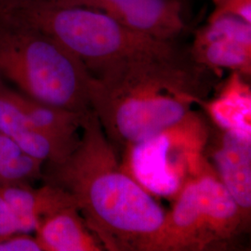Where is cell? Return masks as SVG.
Wrapping results in <instances>:
<instances>
[{"label":"cell","mask_w":251,"mask_h":251,"mask_svg":"<svg viewBox=\"0 0 251 251\" xmlns=\"http://www.w3.org/2000/svg\"><path fill=\"white\" fill-rule=\"evenodd\" d=\"M0 15L52 36L78 57L92 75L116 63L179 50L173 41L137 32L95 9L25 0Z\"/></svg>","instance_id":"obj_4"},{"label":"cell","mask_w":251,"mask_h":251,"mask_svg":"<svg viewBox=\"0 0 251 251\" xmlns=\"http://www.w3.org/2000/svg\"><path fill=\"white\" fill-rule=\"evenodd\" d=\"M0 251H42L36 236L17 233L0 239Z\"/></svg>","instance_id":"obj_16"},{"label":"cell","mask_w":251,"mask_h":251,"mask_svg":"<svg viewBox=\"0 0 251 251\" xmlns=\"http://www.w3.org/2000/svg\"><path fill=\"white\" fill-rule=\"evenodd\" d=\"M0 77L32 99L79 114L90 107L93 75L52 36L0 15Z\"/></svg>","instance_id":"obj_3"},{"label":"cell","mask_w":251,"mask_h":251,"mask_svg":"<svg viewBox=\"0 0 251 251\" xmlns=\"http://www.w3.org/2000/svg\"><path fill=\"white\" fill-rule=\"evenodd\" d=\"M216 128L214 139L209 132L205 154L211 157L209 163L218 178L251 219V135Z\"/></svg>","instance_id":"obj_9"},{"label":"cell","mask_w":251,"mask_h":251,"mask_svg":"<svg viewBox=\"0 0 251 251\" xmlns=\"http://www.w3.org/2000/svg\"><path fill=\"white\" fill-rule=\"evenodd\" d=\"M25 0H0V14L6 13L9 9L14 8Z\"/></svg>","instance_id":"obj_18"},{"label":"cell","mask_w":251,"mask_h":251,"mask_svg":"<svg viewBox=\"0 0 251 251\" xmlns=\"http://www.w3.org/2000/svg\"><path fill=\"white\" fill-rule=\"evenodd\" d=\"M232 15L251 24V0H221L209 18Z\"/></svg>","instance_id":"obj_15"},{"label":"cell","mask_w":251,"mask_h":251,"mask_svg":"<svg viewBox=\"0 0 251 251\" xmlns=\"http://www.w3.org/2000/svg\"><path fill=\"white\" fill-rule=\"evenodd\" d=\"M21 233L18 222L9 204L0 195V239Z\"/></svg>","instance_id":"obj_17"},{"label":"cell","mask_w":251,"mask_h":251,"mask_svg":"<svg viewBox=\"0 0 251 251\" xmlns=\"http://www.w3.org/2000/svg\"><path fill=\"white\" fill-rule=\"evenodd\" d=\"M44 162L24 152L18 144L0 130V171L10 183H32L43 177Z\"/></svg>","instance_id":"obj_14"},{"label":"cell","mask_w":251,"mask_h":251,"mask_svg":"<svg viewBox=\"0 0 251 251\" xmlns=\"http://www.w3.org/2000/svg\"><path fill=\"white\" fill-rule=\"evenodd\" d=\"M205 67L180 50L116 63L93 75L90 107L124 149L177 124L208 93Z\"/></svg>","instance_id":"obj_2"},{"label":"cell","mask_w":251,"mask_h":251,"mask_svg":"<svg viewBox=\"0 0 251 251\" xmlns=\"http://www.w3.org/2000/svg\"><path fill=\"white\" fill-rule=\"evenodd\" d=\"M0 130L28 155L47 164L63 162L77 145L64 143L36 129L21 105L18 90L1 77Z\"/></svg>","instance_id":"obj_10"},{"label":"cell","mask_w":251,"mask_h":251,"mask_svg":"<svg viewBox=\"0 0 251 251\" xmlns=\"http://www.w3.org/2000/svg\"><path fill=\"white\" fill-rule=\"evenodd\" d=\"M250 220L208 161L179 191L147 251L225 250Z\"/></svg>","instance_id":"obj_5"},{"label":"cell","mask_w":251,"mask_h":251,"mask_svg":"<svg viewBox=\"0 0 251 251\" xmlns=\"http://www.w3.org/2000/svg\"><path fill=\"white\" fill-rule=\"evenodd\" d=\"M35 233L42 251H105L75 205L64 206L46 216Z\"/></svg>","instance_id":"obj_12"},{"label":"cell","mask_w":251,"mask_h":251,"mask_svg":"<svg viewBox=\"0 0 251 251\" xmlns=\"http://www.w3.org/2000/svg\"><path fill=\"white\" fill-rule=\"evenodd\" d=\"M0 195L11 208L21 233L35 232L46 216L64 206L75 205L69 193L48 182L40 188H34L31 183L1 185Z\"/></svg>","instance_id":"obj_11"},{"label":"cell","mask_w":251,"mask_h":251,"mask_svg":"<svg viewBox=\"0 0 251 251\" xmlns=\"http://www.w3.org/2000/svg\"><path fill=\"white\" fill-rule=\"evenodd\" d=\"M190 55L209 71L228 69L250 77L251 24L232 15L209 18L197 32Z\"/></svg>","instance_id":"obj_7"},{"label":"cell","mask_w":251,"mask_h":251,"mask_svg":"<svg viewBox=\"0 0 251 251\" xmlns=\"http://www.w3.org/2000/svg\"><path fill=\"white\" fill-rule=\"evenodd\" d=\"M48 166L46 182L71 195L105 251H148L167 212L123 169L92 110L84 117L72 152Z\"/></svg>","instance_id":"obj_1"},{"label":"cell","mask_w":251,"mask_h":251,"mask_svg":"<svg viewBox=\"0 0 251 251\" xmlns=\"http://www.w3.org/2000/svg\"><path fill=\"white\" fill-rule=\"evenodd\" d=\"M210 127L195 111L177 124L124 149L121 166L152 196L174 200L208 164Z\"/></svg>","instance_id":"obj_6"},{"label":"cell","mask_w":251,"mask_h":251,"mask_svg":"<svg viewBox=\"0 0 251 251\" xmlns=\"http://www.w3.org/2000/svg\"><path fill=\"white\" fill-rule=\"evenodd\" d=\"M4 184H6V181H5L4 177H3L2 173H1V171H0V186H1V185H4Z\"/></svg>","instance_id":"obj_19"},{"label":"cell","mask_w":251,"mask_h":251,"mask_svg":"<svg viewBox=\"0 0 251 251\" xmlns=\"http://www.w3.org/2000/svg\"><path fill=\"white\" fill-rule=\"evenodd\" d=\"M212 2H213V3H214V4H215V6H216V5H217V4H219V3H220V2H221V0H212Z\"/></svg>","instance_id":"obj_20"},{"label":"cell","mask_w":251,"mask_h":251,"mask_svg":"<svg viewBox=\"0 0 251 251\" xmlns=\"http://www.w3.org/2000/svg\"><path fill=\"white\" fill-rule=\"evenodd\" d=\"M202 104L217 127L251 135V87L240 74L233 72L218 97Z\"/></svg>","instance_id":"obj_13"},{"label":"cell","mask_w":251,"mask_h":251,"mask_svg":"<svg viewBox=\"0 0 251 251\" xmlns=\"http://www.w3.org/2000/svg\"><path fill=\"white\" fill-rule=\"evenodd\" d=\"M65 7L105 13L137 32L167 41L182 33L185 24L181 0H39Z\"/></svg>","instance_id":"obj_8"}]
</instances>
